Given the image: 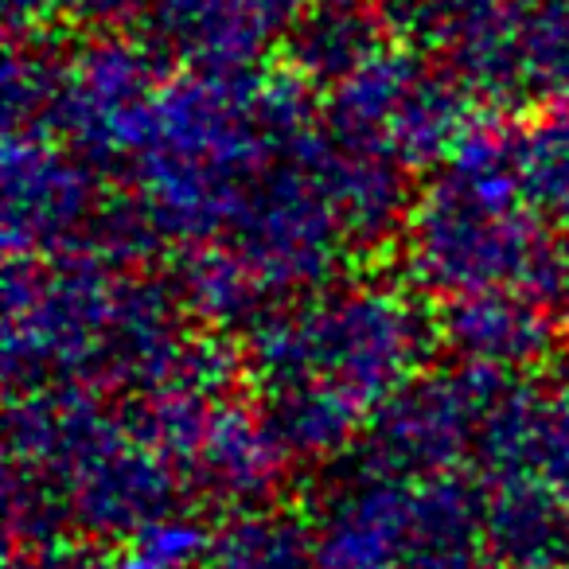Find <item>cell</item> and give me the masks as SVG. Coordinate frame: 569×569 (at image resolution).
<instances>
[{
	"mask_svg": "<svg viewBox=\"0 0 569 569\" xmlns=\"http://www.w3.org/2000/svg\"><path fill=\"white\" fill-rule=\"evenodd\" d=\"M325 129L305 82L250 71L164 79L126 157V207L106 219V246L133 261L152 246H219L250 219L281 168Z\"/></svg>",
	"mask_w": 569,
	"mask_h": 569,
	"instance_id": "1",
	"label": "cell"
},
{
	"mask_svg": "<svg viewBox=\"0 0 569 569\" xmlns=\"http://www.w3.org/2000/svg\"><path fill=\"white\" fill-rule=\"evenodd\" d=\"M437 340L413 284L332 277L250 328L246 371L284 452L328 460L371 437L387 406L429 371Z\"/></svg>",
	"mask_w": 569,
	"mask_h": 569,
	"instance_id": "2",
	"label": "cell"
},
{
	"mask_svg": "<svg viewBox=\"0 0 569 569\" xmlns=\"http://www.w3.org/2000/svg\"><path fill=\"white\" fill-rule=\"evenodd\" d=\"M183 301L133 261L82 246L36 261H9L4 363L17 395L36 390H133L180 379L203 351L183 332Z\"/></svg>",
	"mask_w": 569,
	"mask_h": 569,
	"instance_id": "3",
	"label": "cell"
},
{
	"mask_svg": "<svg viewBox=\"0 0 569 569\" xmlns=\"http://www.w3.org/2000/svg\"><path fill=\"white\" fill-rule=\"evenodd\" d=\"M406 277L441 305L569 293V238L530 211L507 168V126H476L413 199L402 227Z\"/></svg>",
	"mask_w": 569,
	"mask_h": 569,
	"instance_id": "4",
	"label": "cell"
},
{
	"mask_svg": "<svg viewBox=\"0 0 569 569\" xmlns=\"http://www.w3.org/2000/svg\"><path fill=\"white\" fill-rule=\"evenodd\" d=\"M312 530L320 569H460L480 558L483 491L460 476L410 480L363 465Z\"/></svg>",
	"mask_w": 569,
	"mask_h": 569,
	"instance_id": "5",
	"label": "cell"
},
{
	"mask_svg": "<svg viewBox=\"0 0 569 569\" xmlns=\"http://www.w3.org/2000/svg\"><path fill=\"white\" fill-rule=\"evenodd\" d=\"M164 79L144 48L87 40L79 48H12L4 67L9 126H40L90 160L118 164Z\"/></svg>",
	"mask_w": 569,
	"mask_h": 569,
	"instance_id": "6",
	"label": "cell"
},
{
	"mask_svg": "<svg viewBox=\"0 0 569 569\" xmlns=\"http://www.w3.org/2000/svg\"><path fill=\"white\" fill-rule=\"evenodd\" d=\"M433 40L468 98L530 113L569 110L566 0H445Z\"/></svg>",
	"mask_w": 569,
	"mask_h": 569,
	"instance_id": "7",
	"label": "cell"
},
{
	"mask_svg": "<svg viewBox=\"0 0 569 569\" xmlns=\"http://www.w3.org/2000/svg\"><path fill=\"white\" fill-rule=\"evenodd\" d=\"M325 94V121L336 141L390 160L402 172L445 164L472 129L460 82L395 36Z\"/></svg>",
	"mask_w": 569,
	"mask_h": 569,
	"instance_id": "8",
	"label": "cell"
},
{
	"mask_svg": "<svg viewBox=\"0 0 569 569\" xmlns=\"http://www.w3.org/2000/svg\"><path fill=\"white\" fill-rule=\"evenodd\" d=\"M106 207L90 157L40 126L4 133V242L12 261H36L94 246Z\"/></svg>",
	"mask_w": 569,
	"mask_h": 569,
	"instance_id": "9",
	"label": "cell"
},
{
	"mask_svg": "<svg viewBox=\"0 0 569 569\" xmlns=\"http://www.w3.org/2000/svg\"><path fill=\"white\" fill-rule=\"evenodd\" d=\"M507 382V375L476 371L465 363L426 371L375 421L363 465L410 480L457 476V468L480 452L483 429Z\"/></svg>",
	"mask_w": 569,
	"mask_h": 569,
	"instance_id": "10",
	"label": "cell"
},
{
	"mask_svg": "<svg viewBox=\"0 0 569 569\" xmlns=\"http://www.w3.org/2000/svg\"><path fill=\"white\" fill-rule=\"evenodd\" d=\"M152 36L191 71H250L273 43L293 40L301 0H149Z\"/></svg>",
	"mask_w": 569,
	"mask_h": 569,
	"instance_id": "11",
	"label": "cell"
},
{
	"mask_svg": "<svg viewBox=\"0 0 569 569\" xmlns=\"http://www.w3.org/2000/svg\"><path fill=\"white\" fill-rule=\"evenodd\" d=\"M437 336L457 356V363L522 379L527 367L546 356L558 332L550 328L546 305L515 293H496L445 305Z\"/></svg>",
	"mask_w": 569,
	"mask_h": 569,
	"instance_id": "12",
	"label": "cell"
},
{
	"mask_svg": "<svg viewBox=\"0 0 569 569\" xmlns=\"http://www.w3.org/2000/svg\"><path fill=\"white\" fill-rule=\"evenodd\" d=\"M483 542L503 569H569V503L530 476L483 480Z\"/></svg>",
	"mask_w": 569,
	"mask_h": 569,
	"instance_id": "13",
	"label": "cell"
},
{
	"mask_svg": "<svg viewBox=\"0 0 569 569\" xmlns=\"http://www.w3.org/2000/svg\"><path fill=\"white\" fill-rule=\"evenodd\" d=\"M390 40L387 24L363 0H325L317 12H305L293 32V63L301 82L332 90L359 63Z\"/></svg>",
	"mask_w": 569,
	"mask_h": 569,
	"instance_id": "14",
	"label": "cell"
},
{
	"mask_svg": "<svg viewBox=\"0 0 569 569\" xmlns=\"http://www.w3.org/2000/svg\"><path fill=\"white\" fill-rule=\"evenodd\" d=\"M203 569H320L317 530L266 503L227 511L211 530Z\"/></svg>",
	"mask_w": 569,
	"mask_h": 569,
	"instance_id": "15",
	"label": "cell"
},
{
	"mask_svg": "<svg viewBox=\"0 0 569 569\" xmlns=\"http://www.w3.org/2000/svg\"><path fill=\"white\" fill-rule=\"evenodd\" d=\"M507 168L530 211L569 238V110H542L507 126Z\"/></svg>",
	"mask_w": 569,
	"mask_h": 569,
	"instance_id": "16",
	"label": "cell"
},
{
	"mask_svg": "<svg viewBox=\"0 0 569 569\" xmlns=\"http://www.w3.org/2000/svg\"><path fill=\"white\" fill-rule=\"evenodd\" d=\"M211 530L183 511H172L164 519L149 522L126 542L129 569H203Z\"/></svg>",
	"mask_w": 569,
	"mask_h": 569,
	"instance_id": "17",
	"label": "cell"
},
{
	"mask_svg": "<svg viewBox=\"0 0 569 569\" xmlns=\"http://www.w3.org/2000/svg\"><path fill=\"white\" fill-rule=\"evenodd\" d=\"M12 32L43 36L56 28H110L149 9V0H4Z\"/></svg>",
	"mask_w": 569,
	"mask_h": 569,
	"instance_id": "18",
	"label": "cell"
},
{
	"mask_svg": "<svg viewBox=\"0 0 569 569\" xmlns=\"http://www.w3.org/2000/svg\"><path fill=\"white\" fill-rule=\"evenodd\" d=\"M12 569H129L126 558H102V553L79 550V546H48L28 553L24 561H12Z\"/></svg>",
	"mask_w": 569,
	"mask_h": 569,
	"instance_id": "19",
	"label": "cell"
},
{
	"mask_svg": "<svg viewBox=\"0 0 569 569\" xmlns=\"http://www.w3.org/2000/svg\"><path fill=\"white\" fill-rule=\"evenodd\" d=\"M558 343H561V356L569 359V293L561 301V317H558Z\"/></svg>",
	"mask_w": 569,
	"mask_h": 569,
	"instance_id": "20",
	"label": "cell"
},
{
	"mask_svg": "<svg viewBox=\"0 0 569 569\" xmlns=\"http://www.w3.org/2000/svg\"><path fill=\"white\" fill-rule=\"evenodd\" d=\"M460 569H503L499 561H483V558H476V561H468V566H460Z\"/></svg>",
	"mask_w": 569,
	"mask_h": 569,
	"instance_id": "21",
	"label": "cell"
},
{
	"mask_svg": "<svg viewBox=\"0 0 569 569\" xmlns=\"http://www.w3.org/2000/svg\"><path fill=\"white\" fill-rule=\"evenodd\" d=\"M441 4H445V0H441Z\"/></svg>",
	"mask_w": 569,
	"mask_h": 569,
	"instance_id": "22",
	"label": "cell"
},
{
	"mask_svg": "<svg viewBox=\"0 0 569 569\" xmlns=\"http://www.w3.org/2000/svg\"><path fill=\"white\" fill-rule=\"evenodd\" d=\"M566 4H569V0H566Z\"/></svg>",
	"mask_w": 569,
	"mask_h": 569,
	"instance_id": "23",
	"label": "cell"
}]
</instances>
